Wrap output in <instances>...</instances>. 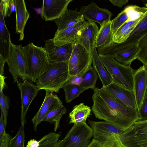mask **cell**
Returning <instances> with one entry per match:
<instances>
[{
    "mask_svg": "<svg viewBox=\"0 0 147 147\" xmlns=\"http://www.w3.org/2000/svg\"><path fill=\"white\" fill-rule=\"evenodd\" d=\"M92 110L96 118L124 131L139 120L138 111L127 108L103 88H96L92 96Z\"/></svg>",
    "mask_w": 147,
    "mask_h": 147,
    "instance_id": "1",
    "label": "cell"
},
{
    "mask_svg": "<svg viewBox=\"0 0 147 147\" xmlns=\"http://www.w3.org/2000/svg\"><path fill=\"white\" fill-rule=\"evenodd\" d=\"M68 61L49 64L36 81L39 90L59 92L64 84L72 77L69 72Z\"/></svg>",
    "mask_w": 147,
    "mask_h": 147,
    "instance_id": "2",
    "label": "cell"
},
{
    "mask_svg": "<svg viewBox=\"0 0 147 147\" xmlns=\"http://www.w3.org/2000/svg\"><path fill=\"white\" fill-rule=\"evenodd\" d=\"M22 50L28 80L34 82L49 64L47 53L44 48L36 46L32 43L23 47Z\"/></svg>",
    "mask_w": 147,
    "mask_h": 147,
    "instance_id": "3",
    "label": "cell"
},
{
    "mask_svg": "<svg viewBox=\"0 0 147 147\" xmlns=\"http://www.w3.org/2000/svg\"><path fill=\"white\" fill-rule=\"evenodd\" d=\"M98 55L105 67L112 78L113 82L129 90H133L135 70L130 66L119 63L111 55Z\"/></svg>",
    "mask_w": 147,
    "mask_h": 147,
    "instance_id": "4",
    "label": "cell"
},
{
    "mask_svg": "<svg viewBox=\"0 0 147 147\" xmlns=\"http://www.w3.org/2000/svg\"><path fill=\"white\" fill-rule=\"evenodd\" d=\"M88 123L92 130L93 139L101 143L104 146L122 144L119 137L123 131L105 121L89 120Z\"/></svg>",
    "mask_w": 147,
    "mask_h": 147,
    "instance_id": "5",
    "label": "cell"
},
{
    "mask_svg": "<svg viewBox=\"0 0 147 147\" xmlns=\"http://www.w3.org/2000/svg\"><path fill=\"white\" fill-rule=\"evenodd\" d=\"M92 137V129L86 123H74L59 147H87Z\"/></svg>",
    "mask_w": 147,
    "mask_h": 147,
    "instance_id": "6",
    "label": "cell"
},
{
    "mask_svg": "<svg viewBox=\"0 0 147 147\" xmlns=\"http://www.w3.org/2000/svg\"><path fill=\"white\" fill-rule=\"evenodd\" d=\"M22 47L21 45H16L11 42L6 60L9 71L13 76L14 82L17 83L19 82V79L23 82L28 80Z\"/></svg>",
    "mask_w": 147,
    "mask_h": 147,
    "instance_id": "7",
    "label": "cell"
},
{
    "mask_svg": "<svg viewBox=\"0 0 147 147\" xmlns=\"http://www.w3.org/2000/svg\"><path fill=\"white\" fill-rule=\"evenodd\" d=\"M92 63L90 52L80 44L74 45L72 53L68 64L69 72L71 77H82L91 66Z\"/></svg>",
    "mask_w": 147,
    "mask_h": 147,
    "instance_id": "8",
    "label": "cell"
},
{
    "mask_svg": "<svg viewBox=\"0 0 147 147\" xmlns=\"http://www.w3.org/2000/svg\"><path fill=\"white\" fill-rule=\"evenodd\" d=\"M119 138L124 147H147V120L136 121Z\"/></svg>",
    "mask_w": 147,
    "mask_h": 147,
    "instance_id": "9",
    "label": "cell"
},
{
    "mask_svg": "<svg viewBox=\"0 0 147 147\" xmlns=\"http://www.w3.org/2000/svg\"><path fill=\"white\" fill-rule=\"evenodd\" d=\"M147 34V15L138 24L124 42L118 43L113 40L100 47L101 53L103 55H111L117 50L127 46L138 44Z\"/></svg>",
    "mask_w": 147,
    "mask_h": 147,
    "instance_id": "10",
    "label": "cell"
},
{
    "mask_svg": "<svg viewBox=\"0 0 147 147\" xmlns=\"http://www.w3.org/2000/svg\"><path fill=\"white\" fill-rule=\"evenodd\" d=\"M87 23L85 21L55 32L53 38L54 45L60 46L67 44H77L82 32Z\"/></svg>",
    "mask_w": 147,
    "mask_h": 147,
    "instance_id": "11",
    "label": "cell"
},
{
    "mask_svg": "<svg viewBox=\"0 0 147 147\" xmlns=\"http://www.w3.org/2000/svg\"><path fill=\"white\" fill-rule=\"evenodd\" d=\"M74 45L69 44L60 46L54 45L53 38L45 42L44 48L48 55L49 64L68 61L71 55Z\"/></svg>",
    "mask_w": 147,
    "mask_h": 147,
    "instance_id": "12",
    "label": "cell"
},
{
    "mask_svg": "<svg viewBox=\"0 0 147 147\" xmlns=\"http://www.w3.org/2000/svg\"><path fill=\"white\" fill-rule=\"evenodd\" d=\"M73 0H43L41 17L45 21L55 20L60 17L67 10Z\"/></svg>",
    "mask_w": 147,
    "mask_h": 147,
    "instance_id": "13",
    "label": "cell"
},
{
    "mask_svg": "<svg viewBox=\"0 0 147 147\" xmlns=\"http://www.w3.org/2000/svg\"><path fill=\"white\" fill-rule=\"evenodd\" d=\"M46 95L40 108L32 119L34 130L36 131L37 127L50 112L60 107L62 103L57 95L53 92L46 90Z\"/></svg>",
    "mask_w": 147,
    "mask_h": 147,
    "instance_id": "14",
    "label": "cell"
},
{
    "mask_svg": "<svg viewBox=\"0 0 147 147\" xmlns=\"http://www.w3.org/2000/svg\"><path fill=\"white\" fill-rule=\"evenodd\" d=\"M102 88L128 108L138 111L133 90H129L113 82Z\"/></svg>",
    "mask_w": 147,
    "mask_h": 147,
    "instance_id": "15",
    "label": "cell"
},
{
    "mask_svg": "<svg viewBox=\"0 0 147 147\" xmlns=\"http://www.w3.org/2000/svg\"><path fill=\"white\" fill-rule=\"evenodd\" d=\"M17 84L20 92L22 99L21 125L24 126L26 123V115L27 110L39 90L36 85L28 80L22 83L19 82Z\"/></svg>",
    "mask_w": 147,
    "mask_h": 147,
    "instance_id": "16",
    "label": "cell"
},
{
    "mask_svg": "<svg viewBox=\"0 0 147 147\" xmlns=\"http://www.w3.org/2000/svg\"><path fill=\"white\" fill-rule=\"evenodd\" d=\"M134 92L138 111L142 105L147 89V68L143 65L135 70L134 76Z\"/></svg>",
    "mask_w": 147,
    "mask_h": 147,
    "instance_id": "17",
    "label": "cell"
},
{
    "mask_svg": "<svg viewBox=\"0 0 147 147\" xmlns=\"http://www.w3.org/2000/svg\"><path fill=\"white\" fill-rule=\"evenodd\" d=\"M88 21L98 23L100 26L111 20L113 14L107 9L98 6L93 1L86 6L81 7L79 11Z\"/></svg>",
    "mask_w": 147,
    "mask_h": 147,
    "instance_id": "18",
    "label": "cell"
},
{
    "mask_svg": "<svg viewBox=\"0 0 147 147\" xmlns=\"http://www.w3.org/2000/svg\"><path fill=\"white\" fill-rule=\"evenodd\" d=\"M98 27L96 23L92 21H87L83 29L77 42L83 47L87 51L91 52L95 47Z\"/></svg>",
    "mask_w": 147,
    "mask_h": 147,
    "instance_id": "19",
    "label": "cell"
},
{
    "mask_svg": "<svg viewBox=\"0 0 147 147\" xmlns=\"http://www.w3.org/2000/svg\"><path fill=\"white\" fill-rule=\"evenodd\" d=\"M75 10L67 9L59 18L54 21L57 26V31H59L85 21L83 15Z\"/></svg>",
    "mask_w": 147,
    "mask_h": 147,
    "instance_id": "20",
    "label": "cell"
},
{
    "mask_svg": "<svg viewBox=\"0 0 147 147\" xmlns=\"http://www.w3.org/2000/svg\"><path fill=\"white\" fill-rule=\"evenodd\" d=\"M16 17V32L20 34L19 41L24 38V30L30 14L26 8L24 0H15Z\"/></svg>",
    "mask_w": 147,
    "mask_h": 147,
    "instance_id": "21",
    "label": "cell"
},
{
    "mask_svg": "<svg viewBox=\"0 0 147 147\" xmlns=\"http://www.w3.org/2000/svg\"><path fill=\"white\" fill-rule=\"evenodd\" d=\"M139 50L138 44H134L120 49L111 55L119 63L130 66L132 62L137 59Z\"/></svg>",
    "mask_w": 147,
    "mask_h": 147,
    "instance_id": "22",
    "label": "cell"
},
{
    "mask_svg": "<svg viewBox=\"0 0 147 147\" xmlns=\"http://www.w3.org/2000/svg\"><path fill=\"white\" fill-rule=\"evenodd\" d=\"M92 59L93 67L98 74L102 82V87L108 86L113 82L112 78L105 68L98 54L96 47L91 52Z\"/></svg>",
    "mask_w": 147,
    "mask_h": 147,
    "instance_id": "23",
    "label": "cell"
},
{
    "mask_svg": "<svg viewBox=\"0 0 147 147\" xmlns=\"http://www.w3.org/2000/svg\"><path fill=\"white\" fill-rule=\"evenodd\" d=\"M2 12L0 11V55L6 61L11 42L10 34L6 26Z\"/></svg>",
    "mask_w": 147,
    "mask_h": 147,
    "instance_id": "24",
    "label": "cell"
},
{
    "mask_svg": "<svg viewBox=\"0 0 147 147\" xmlns=\"http://www.w3.org/2000/svg\"><path fill=\"white\" fill-rule=\"evenodd\" d=\"M142 17L136 20L125 23L113 34V41L120 43L125 42L138 24L146 17Z\"/></svg>",
    "mask_w": 147,
    "mask_h": 147,
    "instance_id": "25",
    "label": "cell"
},
{
    "mask_svg": "<svg viewBox=\"0 0 147 147\" xmlns=\"http://www.w3.org/2000/svg\"><path fill=\"white\" fill-rule=\"evenodd\" d=\"M59 133L50 132L44 136L38 141L34 139L29 141L26 147H59L61 140Z\"/></svg>",
    "mask_w": 147,
    "mask_h": 147,
    "instance_id": "26",
    "label": "cell"
},
{
    "mask_svg": "<svg viewBox=\"0 0 147 147\" xmlns=\"http://www.w3.org/2000/svg\"><path fill=\"white\" fill-rule=\"evenodd\" d=\"M91 111L90 107L85 105L83 103L75 106L69 114V123H86Z\"/></svg>",
    "mask_w": 147,
    "mask_h": 147,
    "instance_id": "27",
    "label": "cell"
},
{
    "mask_svg": "<svg viewBox=\"0 0 147 147\" xmlns=\"http://www.w3.org/2000/svg\"><path fill=\"white\" fill-rule=\"evenodd\" d=\"M111 22L110 20L100 26L96 40V48L105 45L113 40Z\"/></svg>",
    "mask_w": 147,
    "mask_h": 147,
    "instance_id": "28",
    "label": "cell"
},
{
    "mask_svg": "<svg viewBox=\"0 0 147 147\" xmlns=\"http://www.w3.org/2000/svg\"><path fill=\"white\" fill-rule=\"evenodd\" d=\"M97 73L92 66L83 75L79 85L85 90L92 89L94 90L96 88V85L98 78Z\"/></svg>",
    "mask_w": 147,
    "mask_h": 147,
    "instance_id": "29",
    "label": "cell"
},
{
    "mask_svg": "<svg viewBox=\"0 0 147 147\" xmlns=\"http://www.w3.org/2000/svg\"><path fill=\"white\" fill-rule=\"evenodd\" d=\"M62 88L64 90L65 100L67 103H69L78 96L85 90L79 85L72 84L67 81L64 84Z\"/></svg>",
    "mask_w": 147,
    "mask_h": 147,
    "instance_id": "30",
    "label": "cell"
},
{
    "mask_svg": "<svg viewBox=\"0 0 147 147\" xmlns=\"http://www.w3.org/2000/svg\"><path fill=\"white\" fill-rule=\"evenodd\" d=\"M67 111L65 107L62 105L59 108L49 113L44 119L43 121H46L53 123L54 125V131L55 132L59 127L61 119Z\"/></svg>",
    "mask_w": 147,
    "mask_h": 147,
    "instance_id": "31",
    "label": "cell"
},
{
    "mask_svg": "<svg viewBox=\"0 0 147 147\" xmlns=\"http://www.w3.org/2000/svg\"><path fill=\"white\" fill-rule=\"evenodd\" d=\"M128 17L127 22L137 20L147 15V7H140L136 5L127 6L124 9Z\"/></svg>",
    "mask_w": 147,
    "mask_h": 147,
    "instance_id": "32",
    "label": "cell"
},
{
    "mask_svg": "<svg viewBox=\"0 0 147 147\" xmlns=\"http://www.w3.org/2000/svg\"><path fill=\"white\" fill-rule=\"evenodd\" d=\"M6 84L3 80L0 81V105L1 112L3 115L4 121L5 128V129L7 125V119L8 110L10 103L9 98L5 95L3 92Z\"/></svg>",
    "mask_w": 147,
    "mask_h": 147,
    "instance_id": "33",
    "label": "cell"
},
{
    "mask_svg": "<svg viewBox=\"0 0 147 147\" xmlns=\"http://www.w3.org/2000/svg\"><path fill=\"white\" fill-rule=\"evenodd\" d=\"M139 49L136 59L141 61L147 68V34L138 43Z\"/></svg>",
    "mask_w": 147,
    "mask_h": 147,
    "instance_id": "34",
    "label": "cell"
},
{
    "mask_svg": "<svg viewBox=\"0 0 147 147\" xmlns=\"http://www.w3.org/2000/svg\"><path fill=\"white\" fill-rule=\"evenodd\" d=\"M128 19L127 13L124 9L111 20V29L113 36L123 25L127 22Z\"/></svg>",
    "mask_w": 147,
    "mask_h": 147,
    "instance_id": "35",
    "label": "cell"
},
{
    "mask_svg": "<svg viewBox=\"0 0 147 147\" xmlns=\"http://www.w3.org/2000/svg\"><path fill=\"white\" fill-rule=\"evenodd\" d=\"M24 125H22L16 136L10 138L9 147H24L25 133Z\"/></svg>",
    "mask_w": 147,
    "mask_h": 147,
    "instance_id": "36",
    "label": "cell"
},
{
    "mask_svg": "<svg viewBox=\"0 0 147 147\" xmlns=\"http://www.w3.org/2000/svg\"><path fill=\"white\" fill-rule=\"evenodd\" d=\"M139 120H147V89L140 109L138 111Z\"/></svg>",
    "mask_w": 147,
    "mask_h": 147,
    "instance_id": "37",
    "label": "cell"
},
{
    "mask_svg": "<svg viewBox=\"0 0 147 147\" xmlns=\"http://www.w3.org/2000/svg\"><path fill=\"white\" fill-rule=\"evenodd\" d=\"M10 0H1L0 2V11L3 13L4 17L8 16L9 9Z\"/></svg>",
    "mask_w": 147,
    "mask_h": 147,
    "instance_id": "38",
    "label": "cell"
},
{
    "mask_svg": "<svg viewBox=\"0 0 147 147\" xmlns=\"http://www.w3.org/2000/svg\"><path fill=\"white\" fill-rule=\"evenodd\" d=\"M5 132L3 116L2 113L1 112V116L0 118V144L2 142Z\"/></svg>",
    "mask_w": 147,
    "mask_h": 147,
    "instance_id": "39",
    "label": "cell"
},
{
    "mask_svg": "<svg viewBox=\"0 0 147 147\" xmlns=\"http://www.w3.org/2000/svg\"><path fill=\"white\" fill-rule=\"evenodd\" d=\"M10 138V135L5 132L4 134L2 142L0 144V147H9V142Z\"/></svg>",
    "mask_w": 147,
    "mask_h": 147,
    "instance_id": "40",
    "label": "cell"
},
{
    "mask_svg": "<svg viewBox=\"0 0 147 147\" xmlns=\"http://www.w3.org/2000/svg\"><path fill=\"white\" fill-rule=\"evenodd\" d=\"M109 1L114 6L122 7L128 3V0H109Z\"/></svg>",
    "mask_w": 147,
    "mask_h": 147,
    "instance_id": "41",
    "label": "cell"
},
{
    "mask_svg": "<svg viewBox=\"0 0 147 147\" xmlns=\"http://www.w3.org/2000/svg\"><path fill=\"white\" fill-rule=\"evenodd\" d=\"M16 6L15 0H10L9 3V9L8 16H10L12 13L16 11Z\"/></svg>",
    "mask_w": 147,
    "mask_h": 147,
    "instance_id": "42",
    "label": "cell"
},
{
    "mask_svg": "<svg viewBox=\"0 0 147 147\" xmlns=\"http://www.w3.org/2000/svg\"><path fill=\"white\" fill-rule=\"evenodd\" d=\"M81 77L80 76L73 77L67 81L72 84L79 85L81 82Z\"/></svg>",
    "mask_w": 147,
    "mask_h": 147,
    "instance_id": "43",
    "label": "cell"
},
{
    "mask_svg": "<svg viewBox=\"0 0 147 147\" xmlns=\"http://www.w3.org/2000/svg\"><path fill=\"white\" fill-rule=\"evenodd\" d=\"M103 144L96 140L93 139L87 147H104Z\"/></svg>",
    "mask_w": 147,
    "mask_h": 147,
    "instance_id": "44",
    "label": "cell"
},
{
    "mask_svg": "<svg viewBox=\"0 0 147 147\" xmlns=\"http://www.w3.org/2000/svg\"><path fill=\"white\" fill-rule=\"evenodd\" d=\"M6 62V60L0 55V75H3L4 67L5 63Z\"/></svg>",
    "mask_w": 147,
    "mask_h": 147,
    "instance_id": "45",
    "label": "cell"
},
{
    "mask_svg": "<svg viewBox=\"0 0 147 147\" xmlns=\"http://www.w3.org/2000/svg\"><path fill=\"white\" fill-rule=\"evenodd\" d=\"M34 10H35L37 14H41L42 13V8H34Z\"/></svg>",
    "mask_w": 147,
    "mask_h": 147,
    "instance_id": "46",
    "label": "cell"
},
{
    "mask_svg": "<svg viewBox=\"0 0 147 147\" xmlns=\"http://www.w3.org/2000/svg\"><path fill=\"white\" fill-rule=\"evenodd\" d=\"M104 147H124L122 144H116L112 145H109Z\"/></svg>",
    "mask_w": 147,
    "mask_h": 147,
    "instance_id": "47",
    "label": "cell"
},
{
    "mask_svg": "<svg viewBox=\"0 0 147 147\" xmlns=\"http://www.w3.org/2000/svg\"><path fill=\"white\" fill-rule=\"evenodd\" d=\"M143 3H144L145 7H147V0H142V1Z\"/></svg>",
    "mask_w": 147,
    "mask_h": 147,
    "instance_id": "48",
    "label": "cell"
},
{
    "mask_svg": "<svg viewBox=\"0 0 147 147\" xmlns=\"http://www.w3.org/2000/svg\"></svg>",
    "mask_w": 147,
    "mask_h": 147,
    "instance_id": "49",
    "label": "cell"
}]
</instances>
